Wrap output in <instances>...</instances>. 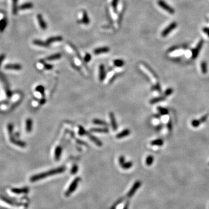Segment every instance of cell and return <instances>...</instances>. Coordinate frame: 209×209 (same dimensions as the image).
<instances>
[{"mask_svg": "<svg viewBox=\"0 0 209 209\" xmlns=\"http://www.w3.org/2000/svg\"><path fill=\"white\" fill-rule=\"evenodd\" d=\"M99 78L101 81H103L106 77V72H105V66L103 65H101L99 66Z\"/></svg>", "mask_w": 209, "mask_h": 209, "instance_id": "cell-10", "label": "cell"}, {"mask_svg": "<svg viewBox=\"0 0 209 209\" xmlns=\"http://www.w3.org/2000/svg\"><path fill=\"white\" fill-rule=\"evenodd\" d=\"M36 91H37L39 93H40L41 94H43V95H44V87L42 86H38V87H36V89H35Z\"/></svg>", "mask_w": 209, "mask_h": 209, "instance_id": "cell-36", "label": "cell"}, {"mask_svg": "<svg viewBox=\"0 0 209 209\" xmlns=\"http://www.w3.org/2000/svg\"><path fill=\"white\" fill-rule=\"evenodd\" d=\"M93 122L95 124H97V125L103 126H108V123H107L106 122L103 121V120H100V119H98V118H96V119L93 120Z\"/></svg>", "mask_w": 209, "mask_h": 209, "instance_id": "cell-26", "label": "cell"}, {"mask_svg": "<svg viewBox=\"0 0 209 209\" xmlns=\"http://www.w3.org/2000/svg\"><path fill=\"white\" fill-rule=\"evenodd\" d=\"M150 144L152 146H161L163 145V141L161 139H157L155 140L152 141L150 142Z\"/></svg>", "mask_w": 209, "mask_h": 209, "instance_id": "cell-24", "label": "cell"}, {"mask_svg": "<svg viewBox=\"0 0 209 209\" xmlns=\"http://www.w3.org/2000/svg\"><path fill=\"white\" fill-rule=\"evenodd\" d=\"M201 69L203 73H206L207 72V63L205 62H203L201 63Z\"/></svg>", "mask_w": 209, "mask_h": 209, "instance_id": "cell-33", "label": "cell"}, {"mask_svg": "<svg viewBox=\"0 0 209 209\" xmlns=\"http://www.w3.org/2000/svg\"><path fill=\"white\" fill-rule=\"evenodd\" d=\"M32 124H33V122H32V120L30 118H28V119L26 120V129L28 133H30L32 130Z\"/></svg>", "mask_w": 209, "mask_h": 209, "instance_id": "cell-23", "label": "cell"}, {"mask_svg": "<svg viewBox=\"0 0 209 209\" xmlns=\"http://www.w3.org/2000/svg\"><path fill=\"white\" fill-rule=\"evenodd\" d=\"M109 117H110V123L111 125H112V129L114 131H116L117 130V124L114 114L113 113L111 112L110 113V114H109Z\"/></svg>", "mask_w": 209, "mask_h": 209, "instance_id": "cell-9", "label": "cell"}, {"mask_svg": "<svg viewBox=\"0 0 209 209\" xmlns=\"http://www.w3.org/2000/svg\"><path fill=\"white\" fill-rule=\"evenodd\" d=\"M10 141H11V142L13 143V144L19 146H20V147L24 148L26 146V143H24L23 142H22V141L15 140V138H14L12 137V135H11V136H10Z\"/></svg>", "mask_w": 209, "mask_h": 209, "instance_id": "cell-17", "label": "cell"}, {"mask_svg": "<svg viewBox=\"0 0 209 209\" xmlns=\"http://www.w3.org/2000/svg\"><path fill=\"white\" fill-rule=\"evenodd\" d=\"M37 20H38L39 25L40 26L41 29L42 30H46L47 28V24L43 19V16L41 14H38L37 16Z\"/></svg>", "mask_w": 209, "mask_h": 209, "instance_id": "cell-7", "label": "cell"}, {"mask_svg": "<svg viewBox=\"0 0 209 209\" xmlns=\"http://www.w3.org/2000/svg\"><path fill=\"white\" fill-rule=\"evenodd\" d=\"M118 3V0H112V5L113 9L114 11L115 12H117V5Z\"/></svg>", "mask_w": 209, "mask_h": 209, "instance_id": "cell-32", "label": "cell"}, {"mask_svg": "<svg viewBox=\"0 0 209 209\" xmlns=\"http://www.w3.org/2000/svg\"><path fill=\"white\" fill-rule=\"evenodd\" d=\"M62 148L61 146H57L55 149V159L56 160H59L60 159L62 155Z\"/></svg>", "mask_w": 209, "mask_h": 209, "instance_id": "cell-15", "label": "cell"}, {"mask_svg": "<svg viewBox=\"0 0 209 209\" xmlns=\"http://www.w3.org/2000/svg\"><path fill=\"white\" fill-rule=\"evenodd\" d=\"M113 64L115 66L120 67L123 66L124 65V62L122 59H116L114 61Z\"/></svg>", "mask_w": 209, "mask_h": 209, "instance_id": "cell-27", "label": "cell"}, {"mask_svg": "<svg viewBox=\"0 0 209 209\" xmlns=\"http://www.w3.org/2000/svg\"><path fill=\"white\" fill-rule=\"evenodd\" d=\"M44 68L47 70H51L53 68V66L51 64L45 63L44 64Z\"/></svg>", "mask_w": 209, "mask_h": 209, "instance_id": "cell-41", "label": "cell"}, {"mask_svg": "<svg viewBox=\"0 0 209 209\" xmlns=\"http://www.w3.org/2000/svg\"><path fill=\"white\" fill-rule=\"evenodd\" d=\"M82 23L87 25L90 23V19L88 15L87 12L86 11H82Z\"/></svg>", "mask_w": 209, "mask_h": 209, "instance_id": "cell-20", "label": "cell"}, {"mask_svg": "<svg viewBox=\"0 0 209 209\" xmlns=\"http://www.w3.org/2000/svg\"><path fill=\"white\" fill-rule=\"evenodd\" d=\"M131 131L129 129H125L123 131L120 132L118 134H117L116 135V138L117 139H121L124 138V137L129 136V135L130 134Z\"/></svg>", "mask_w": 209, "mask_h": 209, "instance_id": "cell-11", "label": "cell"}, {"mask_svg": "<svg viewBox=\"0 0 209 209\" xmlns=\"http://www.w3.org/2000/svg\"><path fill=\"white\" fill-rule=\"evenodd\" d=\"M177 27V23L176 22H172L164 30L161 32V36L163 37H166L169 34L171 33V31L174 30Z\"/></svg>", "mask_w": 209, "mask_h": 209, "instance_id": "cell-4", "label": "cell"}, {"mask_svg": "<svg viewBox=\"0 0 209 209\" xmlns=\"http://www.w3.org/2000/svg\"><path fill=\"white\" fill-rule=\"evenodd\" d=\"M203 44V40L201 39V40L199 41L198 44H197L196 47L195 48H194L193 50H192V58H193V59H195V58H196L197 55H198L199 51H200L201 48H202Z\"/></svg>", "mask_w": 209, "mask_h": 209, "instance_id": "cell-6", "label": "cell"}, {"mask_svg": "<svg viewBox=\"0 0 209 209\" xmlns=\"http://www.w3.org/2000/svg\"><path fill=\"white\" fill-rule=\"evenodd\" d=\"M12 130H13V126L12 124H9L8 126V131L9 134V136L12 135Z\"/></svg>", "mask_w": 209, "mask_h": 209, "instance_id": "cell-39", "label": "cell"}, {"mask_svg": "<svg viewBox=\"0 0 209 209\" xmlns=\"http://www.w3.org/2000/svg\"><path fill=\"white\" fill-rule=\"evenodd\" d=\"M154 161V157L151 155L148 156L146 159V164L147 165H151Z\"/></svg>", "mask_w": 209, "mask_h": 209, "instance_id": "cell-29", "label": "cell"}, {"mask_svg": "<svg viewBox=\"0 0 209 209\" xmlns=\"http://www.w3.org/2000/svg\"><path fill=\"white\" fill-rule=\"evenodd\" d=\"M33 43L35 46H38L43 47H48L50 46V45L47 43V41L45 42V41H41L40 39H34L33 41Z\"/></svg>", "mask_w": 209, "mask_h": 209, "instance_id": "cell-16", "label": "cell"}, {"mask_svg": "<svg viewBox=\"0 0 209 209\" xmlns=\"http://www.w3.org/2000/svg\"><path fill=\"white\" fill-rule=\"evenodd\" d=\"M86 134L88 135V137H89L90 139H91V141H93L94 144H95V145H97L98 146H102V142L99 139H98L97 137L94 136L93 135L89 133H87V132Z\"/></svg>", "mask_w": 209, "mask_h": 209, "instance_id": "cell-8", "label": "cell"}, {"mask_svg": "<svg viewBox=\"0 0 209 209\" xmlns=\"http://www.w3.org/2000/svg\"><path fill=\"white\" fill-rule=\"evenodd\" d=\"M84 61H85L86 62H89L91 59V55L88 53L86 54L85 56H84Z\"/></svg>", "mask_w": 209, "mask_h": 209, "instance_id": "cell-38", "label": "cell"}, {"mask_svg": "<svg viewBox=\"0 0 209 209\" xmlns=\"http://www.w3.org/2000/svg\"><path fill=\"white\" fill-rule=\"evenodd\" d=\"M128 208H129V204L127 203V204H126V206H124V207L123 209H128Z\"/></svg>", "mask_w": 209, "mask_h": 209, "instance_id": "cell-46", "label": "cell"}, {"mask_svg": "<svg viewBox=\"0 0 209 209\" xmlns=\"http://www.w3.org/2000/svg\"><path fill=\"white\" fill-rule=\"evenodd\" d=\"M157 4L159 7H160L161 8L163 9L164 10L168 12L169 14H174L175 10L174 8L170 7L168 4H167L164 0H158Z\"/></svg>", "mask_w": 209, "mask_h": 209, "instance_id": "cell-3", "label": "cell"}, {"mask_svg": "<svg viewBox=\"0 0 209 209\" xmlns=\"http://www.w3.org/2000/svg\"><path fill=\"white\" fill-rule=\"evenodd\" d=\"M5 68L8 70H19L22 69V66L19 64H8L5 66Z\"/></svg>", "mask_w": 209, "mask_h": 209, "instance_id": "cell-14", "label": "cell"}, {"mask_svg": "<svg viewBox=\"0 0 209 209\" xmlns=\"http://www.w3.org/2000/svg\"><path fill=\"white\" fill-rule=\"evenodd\" d=\"M61 57H62V55H61V54L56 53V54L52 55H50V56H48V57L46 58V59L47 60V61H54V60L59 59Z\"/></svg>", "mask_w": 209, "mask_h": 209, "instance_id": "cell-22", "label": "cell"}, {"mask_svg": "<svg viewBox=\"0 0 209 209\" xmlns=\"http://www.w3.org/2000/svg\"><path fill=\"white\" fill-rule=\"evenodd\" d=\"M63 40V37L62 36H55V37H51L48 38L47 39V43L50 45L52 43H55V42H59V41H61Z\"/></svg>", "mask_w": 209, "mask_h": 209, "instance_id": "cell-13", "label": "cell"}, {"mask_svg": "<svg viewBox=\"0 0 209 209\" xmlns=\"http://www.w3.org/2000/svg\"><path fill=\"white\" fill-rule=\"evenodd\" d=\"M203 31L204 32L205 34H206L209 37V28H208V27H203Z\"/></svg>", "mask_w": 209, "mask_h": 209, "instance_id": "cell-42", "label": "cell"}, {"mask_svg": "<svg viewBox=\"0 0 209 209\" xmlns=\"http://www.w3.org/2000/svg\"><path fill=\"white\" fill-rule=\"evenodd\" d=\"M172 92H173V91H172V90H171V89H168V90H167L165 92V95H167V96L170 95V94L171 93H172Z\"/></svg>", "mask_w": 209, "mask_h": 209, "instance_id": "cell-44", "label": "cell"}, {"mask_svg": "<svg viewBox=\"0 0 209 209\" xmlns=\"http://www.w3.org/2000/svg\"><path fill=\"white\" fill-rule=\"evenodd\" d=\"M118 163L121 165L125 163V157L123 156H120L119 159H118Z\"/></svg>", "mask_w": 209, "mask_h": 209, "instance_id": "cell-40", "label": "cell"}, {"mask_svg": "<svg viewBox=\"0 0 209 209\" xmlns=\"http://www.w3.org/2000/svg\"><path fill=\"white\" fill-rule=\"evenodd\" d=\"M133 165V163L132 161H128V162H125L124 164L121 165V167L123 169L125 170H128V169H130L132 167Z\"/></svg>", "mask_w": 209, "mask_h": 209, "instance_id": "cell-28", "label": "cell"}, {"mask_svg": "<svg viewBox=\"0 0 209 209\" xmlns=\"http://www.w3.org/2000/svg\"><path fill=\"white\" fill-rule=\"evenodd\" d=\"M157 109L159 111V112L161 114H163V115H165V114H168V110H167L166 109L159 107V108H157Z\"/></svg>", "mask_w": 209, "mask_h": 209, "instance_id": "cell-34", "label": "cell"}, {"mask_svg": "<svg viewBox=\"0 0 209 209\" xmlns=\"http://www.w3.org/2000/svg\"><path fill=\"white\" fill-rule=\"evenodd\" d=\"M163 100H164L163 97H158V98H156L152 99V100L150 101V102L151 104H154V103H156L159 102L160 101H161Z\"/></svg>", "mask_w": 209, "mask_h": 209, "instance_id": "cell-31", "label": "cell"}, {"mask_svg": "<svg viewBox=\"0 0 209 209\" xmlns=\"http://www.w3.org/2000/svg\"><path fill=\"white\" fill-rule=\"evenodd\" d=\"M141 185V182L140 181H137L135 182V183L134 184L133 186H132L131 189L130 190V191L128 192L127 196L129 197H131L133 196L134 195V194L136 192L137 190L138 189L139 187H140Z\"/></svg>", "mask_w": 209, "mask_h": 209, "instance_id": "cell-5", "label": "cell"}, {"mask_svg": "<svg viewBox=\"0 0 209 209\" xmlns=\"http://www.w3.org/2000/svg\"><path fill=\"white\" fill-rule=\"evenodd\" d=\"M45 102H46V99H45L44 98H43V99H41L40 102H39V103H40L41 105H43V104H44Z\"/></svg>", "mask_w": 209, "mask_h": 209, "instance_id": "cell-45", "label": "cell"}, {"mask_svg": "<svg viewBox=\"0 0 209 209\" xmlns=\"http://www.w3.org/2000/svg\"><path fill=\"white\" fill-rule=\"evenodd\" d=\"M5 58V55L4 54L0 55V67H1V64H2V63H3V62L4 59Z\"/></svg>", "mask_w": 209, "mask_h": 209, "instance_id": "cell-43", "label": "cell"}, {"mask_svg": "<svg viewBox=\"0 0 209 209\" xmlns=\"http://www.w3.org/2000/svg\"><path fill=\"white\" fill-rule=\"evenodd\" d=\"M90 131L94 133H108L109 129L108 128H94L91 129Z\"/></svg>", "mask_w": 209, "mask_h": 209, "instance_id": "cell-18", "label": "cell"}, {"mask_svg": "<svg viewBox=\"0 0 209 209\" xmlns=\"http://www.w3.org/2000/svg\"><path fill=\"white\" fill-rule=\"evenodd\" d=\"M78 171V166L77 165H73L72 168L71 169V174H76Z\"/></svg>", "mask_w": 209, "mask_h": 209, "instance_id": "cell-37", "label": "cell"}, {"mask_svg": "<svg viewBox=\"0 0 209 209\" xmlns=\"http://www.w3.org/2000/svg\"><path fill=\"white\" fill-rule=\"evenodd\" d=\"M80 180H81V179L80 177H77L73 181V182H71L70 185L69 186V188L67 189V191L66 192V193L65 194L66 196V197L69 196L71 194L75 191V190L76 189L77 187L78 184L79 183V182H80Z\"/></svg>", "mask_w": 209, "mask_h": 209, "instance_id": "cell-2", "label": "cell"}, {"mask_svg": "<svg viewBox=\"0 0 209 209\" xmlns=\"http://www.w3.org/2000/svg\"><path fill=\"white\" fill-rule=\"evenodd\" d=\"M87 133V131L86 130L84 129V127H82V126H79V130H78V134L80 135H86Z\"/></svg>", "mask_w": 209, "mask_h": 209, "instance_id": "cell-35", "label": "cell"}, {"mask_svg": "<svg viewBox=\"0 0 209 209\" xmlns=\"http://www.w3.org/2000/svg\"><path fill=\"white\" fill-rule=\"evenodd\" d=\"M29 191H28L27 189H13L12 190V192H13L15 193H20L22 192H24V193H26L27 192Z\"/></svg>", "mask_w": 209, "mask_h": 209, "instance_id": "cell-30", "label": "cell"}, {"mask_svg": "<svg viewBox=\"0 0 209 209\" xmlns=\"http://www.w3.org/2000/svg\"><path fill=\"white\" fill-rule=\"evenodd\" d=\"M33 7V4L31 3H24L23 4L20 5L19 7V9L20 10H26V9H31Z\"/></svg>", "mask_w": 209, "mask_h": 209, "instance_id": "cell-21", "label": "cell"}, {"mask_svg": "<svg viewBox=\"0 0 209 209\" xmlns=\"http://www.w3.org/2000/svg\"><path fill=\"white\" fill-rule=\"evenodd\" d=\"M110 50V49L108 47H101V48H98L95 49L94 50V54L96 55H98L101 54H104V53H107Z\"/></svg>", "mask_w": 209, "mask_h": 209, "instance_id": "cell-12", "label": "cell"}, {"mask_svg": "<svg viewBox=\"0 0 209 209\" xmlns=\"http://www.w3.org/2000/svg\"><path fill=\"white\" fill-rule=\"evenodd\" d=\"M7 23H8V21L5 18H3L0 20V33L4 31L7 26Z\"/></svg>", "mask_w": 209, "mask_h": 209, "instance_id": "cell-19", "label": "cell"}, {"mask_svg": "<svg viewBox=\"0 0 209 209\" xmlns=\"http://www.w3.org/2000/svg\"><path fill=\"white\" fill-rule=\"evenodd\" d=\"M65 170L66 169L64 167H60L57 169H52V170L47 171V172L40 173V174H36L35 176H32L30 178V181L35 182L37 181L41 180V179H44L46 177H48V176L60 174V173H63Z\"/></svg>", "mask_w": 209, "mask_h": 209, "instance_id": "cell-1", "label": "cell"}, {"mask_svg": "<svg viewBox=\"0 0 209 209\" xmlns=\"http://www.w3.org/2000/svg\"><path fill=\"white\" fill-rule=\"evenodd\" d=\"M18 0H12V13L14 15H16L18 12V8L17 6Z\"/></svg>", "mask_w": 209, "mask_h": 209, "instance_id": "cell-25", "label": "cell"}]
</instances>
